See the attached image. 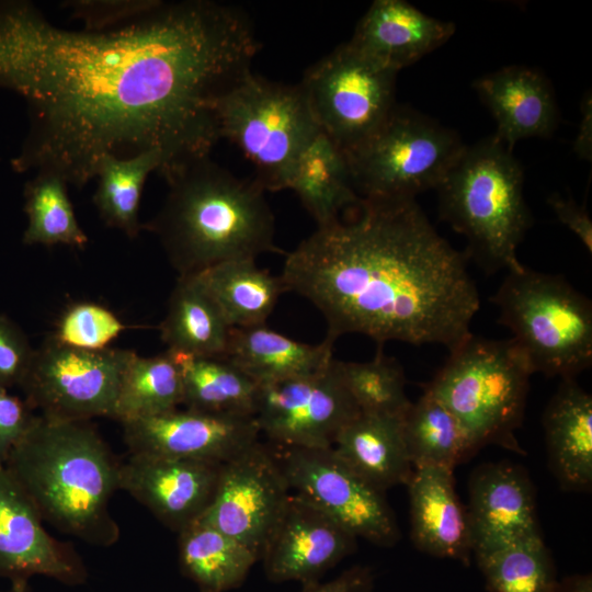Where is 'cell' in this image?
Listing matches in <instances>:
<instances>
[{"label": "cell", "mask_w": 592, "mask_h": 592, "mask_svg": "<svg viewBox=\"0 0 592 592\" xmlns=\"http://www.w3.org/2000/svg\"><path fill=\"white\" fill-rule=\"evenodd\" d=\"M402 432L413 468L454 471L476 452L454 414L426 390L402 417Z\"/></svg>", "instance_id": "cell-31"}, {"label": "cell", "mask_w": 592, "mask_h": 592, "mask_svg": "<svg viewBox=\"0 0 592 592\" xmlns=\"http://www.w3.org/2000/svg\"><path fill=\"white\" fill-rule=\"evenodd\" d=\"M425 386L457 419L475 451L488 444L522 452V425L533 368L514 340L474 335L448 351Z\"/></svg>", "instance_id": "cell-6"}, {"label": "cell", "mask_w": 592, "mask_h": 592, "mask_svg": "<svg viewBox=\"0 0 592 592\" xmlns=\"http://www.w3.org/2000/svg\"><path fill=\"white\" fill-rule=\"evenodd\" d=\"M332 451L375 489L407 485L413 467L402 432V417L360 412L337 435Z\"/></svg>", "instance_id": "cell-24"}, {"label": "cell", "mask_w": 592, "mask_h": 592, "mask_svg": "<svg viewBox=\"0 0 592 592\" xmlns=\"http://www.w3.org/2000/svg\"><path fill=\"white\" fill-rule=\"evenodd\" d=\"M161 0H67L60 7L70 16L82 21L87 31H106L135 21L153 9Z\"/></svg>", "instance_id": "cell-38"}, {"label": "cell", "mask_w": 592, "mask_h": 592, "mask_svg": "<svg viewBox=\"0 0 592 592\" xmlns=\"http://www.w3.org/2000/svg\"><path fill=\"white\" fill-rule=\"evenodd\" d=\"M274 451L291 491L306 498L356 538L391 547L400 538L385 493L375 489L332 448L277 446Z\"/></svg>", "instance_id": "cell-12"}, {"label": "cell", "mask_w": 592, "mask_h": 592, "mask_svg": "<svg viewBox=\"0 0 592 592\" xmlns=\"http://www.w3.org/2000/svg\"><path fill=\"white\" fill-rule=\"evenodd\" d=\"M333 341L307 344L265 325L231 328L225 357L258 385L317 373L331 361Z\"/></svg>", "instance_id": "cell-25"}, {"label": "cell", "mask_w": 592, "mask_h": 592, "mask_svg": "<svg viewBox=\"0 0 592 592\" xmlns=\"http://www.w3.org/2000/svg\"><path fill=\"white\" fill-rule=\"evenodd\" d=\"M178 534L181 571L200 592H228L240 587L259 561L251 549L202 521Z\"/></svg>", "instance_id": "cell-29"}, {"label": "cell", "mask_w": 592, "mask_h": 592, "mask_svg": "<svg viewBox=\"0 0 592 592\" xmlns=\"http://www.w3.org/2000/svg\"><path fill=\"white\" fill-rule=\"evenodd\" d=\"M317 227L286 258L285 292L309 300L327 339L349 333L448 351L471 334L480 307L468 255L431 225L415 198H362Z\"/></svg>", "instance_id": "cell-2"}, {"label": "cell", "mask_w": 592, "mask_h": 592, "mask_svg": "<svg viewBox=\"0 0 592 592\" xmlns=\"http://www.w3.org/2000/svg\"><path fill=\"white\" fill-rule=\"evenodd\" d=\"M35 414L25 400L0 388V467L31 428Z\"/></svg>", "instance_id": "cell-40"}, {"label": "cell", "mask_w": 592, "mask_h": 592, "mask_svg": "<svg viewBox=\"0 0 592 592\" xmlns=\"http://www.w3.org/2000/svg\"><path fill=\"white\" fill-rule=\"evenodd\" d=\"M195 275L231 328L265 325L285 292L280 276L252 259L220 262Z\"/></svg>", "instance_id": "cell-28"}, {"label": "cell", "mask_w": 592, "mask_h": 592, "mask_svg": "<svg viewBox=\"0 0 592 592\" xmlns=\"http://www.w3.org/2000/svg\"><path fill=\"white\" fill-rule=\"evenodd\" d=\"M45 576L69 585L87 571L76 550L50 536L36 506L9 470L0 467V577L27 581Z\"/></svg>", "instance_id": "cell-17"}, {"label": "cell", "mask_w": 592, "mask_h": 592, "mask_svg": "<svg viewBox=\"0 0 592 592\" xmlns=\"http://www.w3.org/2000/svg\"><path fill=\"white\" fill-rule=\"evenodd\" d=\"M286 189L296 193L317 227L334 221L362 200L344 153L322 132L296 159Z\"/></svg>", "instance_id": "cell-26"}, {"label": "cell", "mask_w": 592, "mask_h": 592, "mask_svg": "<svg viewBox=\"0 0 592 592\" xmlns=\"http://www.w3.org/2000/svg\"><path fill=\"white\" fill-rule=\"evenodd\" d=\"M5 592H32V590L30 589L27 581H13L10 590Z\"/></svg>", "instance_id": "cell-45"}, {"label": "cell", "mask_w": 592, "mask_h": 592, "mask_svg": "<svg viewBox=\"0 0 592 592\" xmlns=\"http://www.w3.org/2000/svg\"><path fill=\"white\" fill-rule=\"evenodd\" d=\"M474 87L497 122L496 137L511 151L521 139L549 137L558 125L551 86L534 69L504 67L479 78Z\"/></svg>", "instance_id": "cell-21"}, {"label": "cell", "mask_w": 592, "mask_h": 592, "mask_svg": "<svg viewBox=\"0 0 592 592\" xmlns=\"http://www.w3.org/2000/svg\"><path fill=\"white\" fill-rule=\"evenodd\" d=\"M360 409L334 366L259 385L255 422L276 446L330 448Z\"/></svg>", "instance_id": "cell-13"}, {"label": "cell", "mask_w": 592, "mask_h": 592, "mask_svg": "<svg viewBox=\"0 0 592 592\" xmlns=\"http://www.w3.org/2000/svg\"><path fill=\"white\" fill-rule=\"evenodd\" d=\"M397 73L344 43L310 66L299 83L320 130L346 155L369 138L397 105Z\"/></svg>", "instance_id": "cell-10"}, {"label": "cell", "mask_w": 592, "mask_h": 592, "mask_svg": "<svg viewBox=\"0 0 592 592\" xmlns=\"http://www.w3.org/2000/svg\"><path fill=\"white\" fill-rule=\"evenodd\" d=\"M582 117L579 124V130L573 143L574 153L583 160H592V98L591 92L584 93L581 100Z\"/></svg>", "instance_id": "cell-43"}, {"label": "cell", "mask_w": 592, "mask_h": 592, "mask_svg": "<svg viewBox=\"0 0 592 592\" xmlns=\"http://www.w3.org/2000/svg\"><path fill=\"white\" fill-rule=\"evenodd\" d=\"M521 163L496 135L462 155L435 189L443 220L468 241L469 259L492 273L520 271L516 251L532 215Z\"/></svg>", "instance_id": "cell-5"}, {"label": "cell", "mask_w": 592, "mask_h": 592, "mask_svg": "<svg viewBox=\"0 0 592 592\" xmlns=\"http://www.w3.org/2000/svg\"><path fill=\"white\" fill-rule=\"evenodd\" d=\"M157 215L144 225L159 238L179 276L214 264L252 259L275 246V219L263 187L209 157L175 175Z\"/></svg>", "instance_id": "cell-3"}, {"label": "cell", "mask_w": 592, "mask_h": 592, "mask_svg": "<svg viewBox=\"0 0 592 592\" xmlns=\"http://www.w3.org/2000/svg\"><path fill=\"white\" fill-rule=\"evenodd\" d=\"M162 157L149 150L128 158L105 156L95 178L93 203L106 226L136 238L144 225L139 220V204L144 185L151 172H159Z\"/></svg>", "instance_id": "cell-32"}, {"label": "cell", "mask_w": 592, "mask_h": 592, "mask_svg": "<svg viewBox=\"0 0 592 592\" xmlns=\"http://www.w3.org/2000/svg\"><path fill=\"white\" fill-rule=\"evenodd\" d=\"M173 355L182 375V405L186 409L254 417L259 385L227 357Z\"/></svg>", "instance_id": "cell-30"}, {"label": "cell", "mask_w": 592, "mask_h": 592, "mask_svg": "<svg viewBox=\"0 0 592 592\" xmlns=\"http://www.w3.org/2000/svg\"><path fill=\"white\" fill-rule=\"evenodd\" d=\"M221 465L130 453L119 463L118 490L180 533L198 521L210 504Z\"/></svg>", "instance_id": "cell-18"}, {"label": "cell", "mask_w": 592, "mask_h": 592, "mask_svg": "<svg viewBox=\"0 0 592 592\" xmlns=\"http://www.w3.org/2000/svg\"><path fill=\"white\" fill-rule=\"evenodd\" d=\"M454 33V23L431 18L405 0H376L348 43L373 62L398 72Z\"/></svg>", "instance_id": "cell-20"}, {"label": "cell", "mask_w": 592, "mask_h": 592, "mask_svg": "<svg viewBox=\"0 0 592 592\" xmlns=\"http://www.w3.org/2000/svg\"><path fill=\"white\" fill-rule=\"evenodd\" d=\"M67 185L64 178L50 171H38L27 182L24 191L25 244L86 248L89 239L77 220Z\"/></svg>", "instance_id": "cell-34"}, {"label": "cell", "mask_w": 592, "mask_h": 592, "mask_svg": "<svg viewBox=\"0 0 592 592\" xmlns=\"http://www.w3.org/2000/svg\"><path fill=\"white\" fill-rule=\"evenodd\" d=\"M466 512L473 555L542 535L531 479L509 462L483 464L473 473Z\"/></svg>", "instance_id": "cell-19"}, {"label": "cell", "mask_w": 592, "mask_h": 592, "mask_svg": "<svg viewBox=\"0 0 592 592\" xmlns=\"http://www.w3.org/2000/svg\"><path fill=\"white\" fill-rule=\"evenodd\" d=\"M453 473L439 467L413 468L407 483L410 534L420 551L468 566L473 547L467 512L455 490Z\"/></svg>", "instance_id": "cell-22"}, {"label": "cell", "mask_w": 592, "mask_h": 592, "mask_svg": "<svg viewBox=\"0 0 592 592\" xmlns=\"http://www.w3.org/2000/svg\"><path fill=\"white\" fill-rule=\"evenodd\" d=\"M135 354L125 349L70 348L49 337L35 350L20 385L24 400L52 419H113L123 374Z\"/></svg>", "instance_id": "cell-11"}, {"label": "cell", "mask_w": 592, "mask_h": 592, "mask_svg": "<svg viewBox=\"0 0 592 592\" xmlns=\"http://www.w3.org/2000/svg\"><path fill=\"white\" fill-rule=\"evenodd\" d=\"M183 401L179 364L170 351L135 354L121 382L113 419L121 423L177 409Z\"/></svg>", "instance_id": "cell-33"}, {"label": "cell", "mask_w": 592, "mask_h": 592, "mask_svg": "<svg viewBox=\"0 0 592 592\" xmlns=\"http://www.w3.org/2000/svg\"><path fill=\"white\" fill-rule=\"evenodd\" d=\"M356 539L312 502L291 492L260 561L270 581L308 587L351 555Z\"/></svg>", "instance_id": "cell-16"}, {"label": "cell", "mask_w": 592, "mask_h": 592, "mask_svg": "<svg viewBox=\"0 0 592 592\" xmlns=\"http://www.w3.org/2000/svg\"><path fill=\"white\" fill-rule=\"evenodd\" d=\"M551 471L567 491L592 485V397L576 379H561L543 414Z\"/></svg>", "instance_id": "cell-23"}, {"label": "cell", "mask_w": 592, "mask_h": 592, "mask_svg": "<svg viewBox=\"0 0 592 592\" xmlns=\"http://www.w3.org/2000/svg\"><path fill=\"white\" fill-rule=\"evenodd\" d=\"M490 301L534 373L576 379L592 365V303L563 276L523 266Z\"/></svg>", "instance_id": "cell-7"}, {"label": "cell", "mask_w": 592, "mask_h": 592, "mask_svg": "<svg viewBox=\"0 0 592 592\" xmlns=\"http://www.w3.org/2000/svg\"><path fill=\"white\" fill-rule=\"evenodd\" d=\"M465 147L456 132L396 105L369 138L344 156L361 198H415L440 185Z\"/></svg>", "instance_id": "cell-9"}, {"label": "cell", "mask_w": 592, "mask_h": 592, "mask_svg": "<svg viewBox=\"0 0 592 592\" xmlns=\"http://www.w3.org/2000/svg\"><path fill=\"white\" fill-rule=\"evenodd\" d=\"M474 556L489 592H556L559 580L542 535Z\"/></svg>", "instance_id": "cell-35"}, {"label": "cell", "mask_w": 592, "mask_h": 592, "mask_svg": "<svg viewBox=\"0 0 592 592\" xmlns=\"http://www.w3.org/2000/svg\"><path fill=\"white\" fill-rule=\"evenodd\" d=\"M334 366L361 412L403 417L410 407L402 366L383 346L371 361L334 360Z\"/></svg>", "instance_id": "cell-36"}, {"label": "cell", "mask_w": 592, "mask_h": 592, "mask_svg": "<svg viewBox=\"0 0 592 592\" xmlns=\"http://www.w3.org/2000/svg\"><path fill=\"white\" fill-rule=\"evenodd\" d=\"M34 352L22 329L0 314V388L21 385Z\"/></svg>", "instance_id": "cell-39"}, {"label": "cell", "mask_w": 592, "mask_h": 592, "mask_svg": "<svg viewBox=\"0 0 592 592\" xmlns=\"http://www.w3.org/2000/svg\"><path fill=\"white\" fill-rule=\"evenodd\" d=\"M128 327L115 312L101 304L78 301L69 305L59 316L55 332L57 342L81 350L110 348Z\"/></svg>", "instance_id": "cell-37"}, {"label": "cell", "mask_w": 592, "mask_h": 592, "mask_svg": "<svg viewBox=\"0 0 592 592\" xmlns=\"http://www.w3.org/2000/svg\"><path fill=\"white\" fill-rule=\"evenodd\" d=\"M219 138L235 144L254 168L264 191L286 190L291 170L321 132L300 83L250 72L216 105Z\"/></svg>", "instance_id": "cell-8"}, {"label": "cell", "mask_w": 592, "mask_h": 592, "mask_svg": "<svg viewBox=\"0 0 592 592\" xmlns=\"http://www.w3.org/2000/svg\"><path fill=\"white\" fill-rule=\"evenodd\" d=\"M132 454L225 464L261 435L254 417L173 409L122 423Z\"/></svg>", "instance_id": "cell-15"}, {"label": "cell", "mask_w": 592, "mask_h": 592, "mask_svg": "<svg viewBox=\"0 0 592 592\" xmlns=\"http://www.w3.org/2000/svg\"><path fill=\"white\" fill-rule=\"evenodd\" d=\"M168 351L225 356L231 327L195 274L179 276L160 325Z\"/></svg>", "instance_id": "cell-27"}, {"label": "cell", "mask_w": 592, "mask_h": 592, "mask_svg": "<svg viewBox=\"0 0 592 592\" xmlns=\"http://www.w3.org/2000/svg\"><path fill=\"white\" fill-rule=\"evenodd\" d=\"M261 49L242 9L162 1L106 31L53 25L32 3L0 2V87L21 94L30 133L18 171L59 174L78 189L105 156L158 150L167 183L209 157L219 99Z\"/></svg>", "instance_id": "cell-1"}, {"label": "cell", "mask_w": 592, "mask_h": 592, "mask_svg": "<svg viewBox=\"0 0 592 592\" xmlns=\"http://www.w3.org/2000/svg\"><path fill=\"white\" fill-rule=\"evenodd\" d=\"M4 467L43 521L90 544L118 539L110 500L118 490L119 463L88 421L36 415Z\"/></svg>", "instance_id": "cell-4"}, {"label": "cell", "mask_w": 592, "mask_h": 592, "mask_svg": "<svg viewBox=\"0 0 592 592\" xmlns=\"http://www.w3.org/2000/svg\"><path fill=\"white\" fill-rule=\"evenodd\" d=\"M547 203L558 220L571 230L589 253L592 252V220L584 205H579L571 196L551 194Z\"/></svg>", "instance_id": "cell-41"}, {"label": "cell", "mask_w": 592, "mask_h": 592, "mask_svg": "<svg viewBox=\"0 0 592 592\" xmlns=\"http://www.w3.org/2000/svg\"><path fill=\"white\" fill-rule=\"evenodd\" d=\"M556 592H592V577L587 574H573L558 581Z\"/></svg>", "instance_id": "cell-44"}, {"label": "cell", "mask_w": 592, "mask_h": 592, "mask_svg": "<svg viewBox=\"0 0 592 592\" xmlns=\"http://www.w3.org/2000/svg\"><path fill=\"white\" fill-rule=\"evenodd\" d=\"M374 582L369 567L353 566L331 581L304 587L301 592H373Z\"/></svg>", "instance_id": "cell-42"}, {"label": "cell", "mask_w": 592, "mask_h": 592, "mask_svg": "<svg viewBox=\"0 0 592 592\" xmlns=\"http://www.w3.org/2000/svg\"><path fill=\"white\" fill-rule=\"evenodd\" d=\"M291 492L274 451L258 441L221 465L213 500L198 521L244 545L260 561Z\"/></svg>", "instance_id": "cell-14"}]
</instances>
